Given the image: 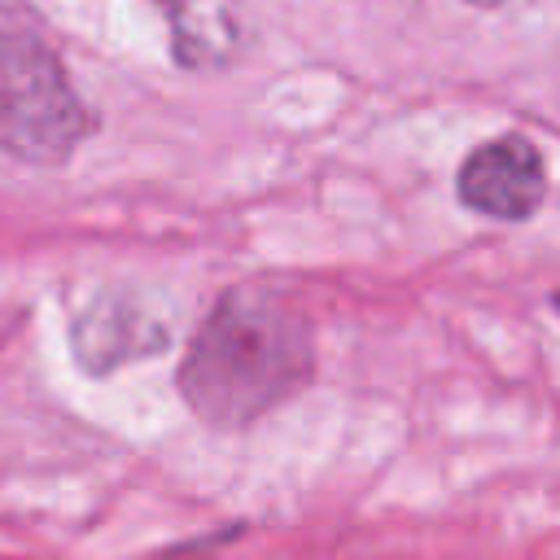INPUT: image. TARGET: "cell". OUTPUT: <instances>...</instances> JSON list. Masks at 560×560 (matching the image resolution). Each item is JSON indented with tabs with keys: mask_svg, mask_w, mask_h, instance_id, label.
I'll return each instance as SVG.
<instances>
[{
	"mask_svg": "<svg viewBox=\"0 0 560 560\" xmlns=\"http://www.w3.org/2000/svg\"><path fill=\"white\" fill-rule=\"evenodd\" d=\"M311 328L267 289H232L201 319L184 368L179 394L210 429H245L311 381Z\"/></svg>",
	"mask_w": 560,
	"mask_h": 560,
	"instance_id": "1",
	"label": "cell"
},
{
	"mask_svg": "<svg viewBox=\"0 0 560 560\" xmlns=\"http://www.w3.org/2000/svg\"><path fill=\"white\" fill-rule=\"evenodd\" d=\"M96 127L61 61L26 31H0V149L31 166L66 162Z\"/></svg>",
	"mask_w": 560,
	"mask_h": 560,
	"instance_id": "2",
	"label": "cell"
},
{
	"mask_svg": "<svg viewBox=\"0 0 560 560\" xmlns=\"http://www.w3.org/2000/svg\"><path fill=\"white\" fill-rule=\"evenodd\" d=\"M70 341H74L79 368L92 376H105L122 363L162 354L171 341V328L153 302H144L127 289H109L83 306V315L70 328Z\"/></svg>",
	"mask_w": 560,
	"mask_h": 560,
	"instance_id": "3",
	"label": "cell"
},
{
	"mask_svg": "<svg viewBox=\"0 0 560 560\" xmlns=\"http://www.w3.org/2000/svg\"><path fill=\"white\" fill-rule=\"evenodd\" d=\"M542 153L521 136H499L472 149L459 166V201L490 219H529L542 206Z\"/></svg>",
	"mask_w": 560,
	"mask_h": 560,
	"instance_id": "4",
	"label": "cell"
},
{
	"mask_svg": "<svg viewBox=\"0 0 560 560\" xmlns=\"http://www.w3.org/2000/svg\"><path fill=\"white\" fill-rule=\"evenodd\" d=\"M171 22V52L184 70H223L249 44L232 0H153Z\"/></svg>",
	"mask_w": 560,
	"mask_h": 560,
	"instance_id": "5",
	"label": "cell"
},
{
	"mask_svg": "<svg viewBox=\"0 0 560 560\" xmlns=\"http://www.w3.org/2000/svg\"><path fill=\"white\" fill-rule=\"evenodd\" d=\"M468 4H481V9H490V4H503V0H468Z\"/></svg>",
	"mask_w": 560,
	"mask_h": 560,
	"instance_id": "6",
	"label": "cell"
}]
</instances>
